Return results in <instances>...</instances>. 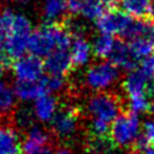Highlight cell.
Returning a JSON list of instances; mask_svg holds the SVG:
<instances>
[{
	"label": "cell",
	"mask_w": 154,
	"mask_h": 154,
	"mask_svg": "<svg viewBox=\"0 0 154 154\" xmlns=\"http://www.w3.org/2000/svg\"><path fill=\"white\" fill-rule=\"evenodd\" d=\"M150 109H152V112L154 113V83H153V100H152V102H150Z\"/></svg>",
	"instance_id": "obj_35"
},
{
	"label": "cell",
	"mask_w": 154,
	"mask_h": 154,
	"mask_svg": "<svg viewBox=\"0 0 154 154\" xmlns=\"http://www.w3.org/2000/svg\"><path fill=\"white\" fill-rule=\"evenodd\" d=\"M45 70L51 76H65L70 70L72 64L69 49H55L43 61Z\"/></svg>",
	"instance_id": "obj_11"
},
{
	"label": "cell",
	"mask_w": 154,
	"mask_h": 154,
	"mask_svg": "<svg viewBox=\"0 0 154 154\" xmlns=\"http://www.w3.org/2000/svg\"><path fill=\"white\" fill-rule=\"evenodd\" d=\"M116 40L107 34H99L94 37L93 42H91V49H93V54L96 58L100 59H105L108 58L113 47H114Z\"/></svg>",
	"instance_id": "obj_19"
},
{
	"label": "cell",
	"mask_w": 154,
	"mask_h": 154,
	"mask_svg": "<svg viewBox=\"0 0 154 154\" xmlns=\"http://www.w3.org/2000/svg\"><path fill=\"white\" fill-rule=\"evenodd\" d=\"M72 37L69 31L57 24L46 23L36 28L29 41L30 54L37 58H46L55 49H69Z\"/></svg>",
	"instance_id": "obj_1"
},
{
	"label": "cell",
	"mask_w": 154,
	"mask_h": 154,
	"mask_svg": "<svg viewBox=\"0 0 154 154\" xmlns=\"http://www.w3.org/2000/svg\"><path fill=\"white\" fill-rule=\"evenodd\" d=\"M16 94L12 85L0 81V113H8L16 105Z\"/></svg>",
	"instance_id": "obj_21"
},
{
	"label": "cell",
	"mask_w": 154,
	"mask_h": 154,
	"mask_svg": "<svg viewBox=\"0 0 154 154\" xmlns=\"http://www.w3.org/2000/svg\"><path fill=\"white\" fill-rule=\"evenodd\" d=\"M85 109L91 120L112 124L120 114V101L116 95L108 93H96L85 103Z\"/></svg>",
	"instance_id": "obj_5"
},
{
	"label": "cell",
	"mask_w": 154,
	"mask_h": 154,
	"mask_svg": "<svg viewBox=\"0 0 154 154\" xmlns=\"http://www.w3.org/2000/svg\"><path fill=\"white\" fill-rule=\"evenodd\" d=\"M45 65L43 61L32 55L25 54L12 64V72L17 82H36L43 78Z\"/></svg>",
	"instance_id": "obj_6"
},
{
	"label": "cell",
	"mask_w": 154,
	"mask_h": 154,
	"mask_svg": "<svg viewBox=\"0 0 154 154\" xmlns=\"http://www.w3.org/2000/svg\"><path fill=\"white\" fill-rule=\"evenodd\" d=\"M153 43H154V22H149V26H148V31H147V36Z\"/></svg>",
	"instance_id": "obj_31"
},
{
	"label": "cell",
	"mask_w": 154,
	"mask_h": 154,
	"mask_svg": "<svg viewBox=\"0 0 154 154\" xmlns=\"http://www.w3.org/2000/svg\"><path fill=\"white\" fill-rule=\"evenodd\" d=\"M89 147L90 150L95 154H108L113 149L114 144L107 136H93L89 142Z\"/></svg>",
	"instance_id": "obj_26"
},
{
	"label": "cell",
	"mask_w": 154,
	"mask_h": 154,
	"mask_svg": "<svg viewBox=\"0 0 154 154\" xmlns=\"http://www.w3.org/2000/svg\"><path fill=\"white\" fill-rule=\"evenodd\" d=\"M16 2H18V4H28V2H30L31 0H14Z\"/></svg>",
	"instance_id": "obj_37"
},
{
	"label": "cell",
	"mask_w": 154,
	"mask_h": 154,
	"mask_svg": "<svg viewBox=\"0 0 154 154\" xmlns=\"http://www.w3.org/2000/svg\"><path fill=\"white\" fill-rule=\"evenodd\" d=\"M84 0H66V7H67V12L77 16L81 13L82 10V5H83Z\"/></svg>",
	"instance_id": "obj_30"
},
{
	"label": "cell",
	"mask_w": 154,
	"mask_h": 154,
	"mask_svg": "<svg viewBox=\"0 0 154 154\" xmlns=\"http://www.w3.org/2000/svg\"><path fill=\"white\" fill-rule=\"evenodd\" d=\"M22 142L11 126H0V154H20Z\"/></svg>",
	"instance_id": "obj_16"
},
{
	"label": "cell",
	"mask_w": 154,
	"mask_h": 154,
	"mask_svg": "<svg viewBox=\"0 0 154 154\" xmlns=\"http://www.w3.org/2000/svg\"><path fill=\"white\" fill-rule=\"evenodd\" d=\"M152 144H154V120L148 119L142 124L140 135L134 146L137 150H146L150 148Z\"/></svg>",
	"instance_id": "obj_20"
},
{
	"label": "cell",
	"mask_w": 154,
	"mask_h": 154,
	"mask_svg": "<svg viewBox=\"0 0 154 154\" xmlns=\"http://www.w3.org/2000/svg\"><path fill=\"white\" fill-rule=\"evenodd\" d=\"M131 20L132 18L124 11L111 10L105 12L97 20H95V26L101 34H107L111 36L114 34L124 35Z\"/></svg>",
	"instance_id": "obj_7"
},
{
	"label": "cell",
	"mask_w": 154,
	"mask_h": 154,
	"mask_svg": "<svg viewBox=\"0 0 154 154\" xmlns=\"http://www.w3.org/2000/svg\"><path fill=\"white\" fill-rule=\"evenodd\" d=\"M143 154H154V149L153 148H148V149L143 150Z\"/></svg>",
	"instance_id": "obj_36"
},
{
	"label": "cell",
	"mask_w": 154,
	"mask_h": 154,
	"mask_svg": "<svg viewBox=\"0 0 154 154\" xmlns=\"http://www.w3.org/2000/svg\"><path fill=\"white\" fill-rule=\"evenodd\" d=\"M67 12L66 0H45L42 5V17L47 23L54 24L64 18Z\"/></svg>",
	"instance_id": "obj_17"
},
{
	"label": "cell",
	"mask_w": 154,
	"mask_h": 154,
	"mask_svg": "<svg viewBox=\"0 0 154 154\" xmlns=\"http://www.w3.org/2000/svg\"><path fill=\"white\" fill-rule=\"evenodd\" d=\"M35 117L32 113V109H29L26 107H22L19 108L16 114H14V122L17 124L18 128L20 129H26L29 130L32 126V122H34Z\"/></svg>",
	"instance_id": "obj_27"
},
{
	"label": "cell",
	"mask_w": 154,
	"mask_h": 154,
	"mask_svg": "<svg viewBox=\"0 0 154 154\" xmlns=\"http://www.w3.org/2000/svg\"><path fill=\"white\" fill-rule=\"evenodd\" d=\"M118 78V67L111 61H99L90 65L83 76L85 87L96 93H105L117 83Z\"/></svg>",
	"instance_id": "obj_4"
},
{
	"label": "cell",
	"mask_w": 154,
	"mask_h": 154,
	"mask_svg": "<svg viewBox=\"0 0 154 154\" xmlns=\"http://www.w3.org/2000/svg\"><path fill=\"white\" fill-rule=\"evenodd\" d=\"M153 59H154V55H153Z\"/></svg>",
	"instance_id": "obj_40"
},
{
	"label": "cell",
	"mask_w": 154,
	"mask_h": 154,
	"mask_svg": "<svg viewBox=\"0 0 154 154\" xmlns=\"http://www.w3.org/2000/svg\"><path fill=\"white\" fill-rule=\"evenodd\" d=\"M55 154H72V153H71L69 149H66V148H60V149L57 150Z\"/></svg>",
	"instance_id": "obj_34"
},
{
	"label": "cell",
	"mask_w": 154,
	"mask_h": 154,
	"mask_svg": "<svg viewBox=\"0 0 154 154\" xmlns=\"http://www.w3.org/2000/svg\"><path fill=\"white\" fill-rule=\"evenodd\" d=\"M17 12H14L12 8L8 7L0 11V43L6 38V36L10 34L11 29L13 28Z\"/></svg>",
	"instance_id": "obj_24"
},
{
	"label": "cell",
	"mask_w": 154,
	"mask_h": 154,
	"mask_svg": "<svg viewBox=\"0 0 154 154\" xmlns=\"http://www.w3.org/2000/svg\"><path fill=\"white\" fill-rule=\"evenodd\" d=\"M43 82H45L47 93H51V94L61 91L66 85V79L64 76H51L49 75L48 77L43 78Z\"/></svg>",
	"instance_id": "obj_29"
},
{
	"label": "cell",
	"mask_w": 154,
	"mask_h": 154,
	"mask_svg": "<svg viewBox=\"0 0 154 154\" xmlns=\"http://www.w3.org/2000/svg\"><path fill=\"white\" fill-rule=\"evenodd\" d=\"M69 51L72 64L76 66H85L87 64H89L93 55L91 43L84 36L72 37Z\"/></svg>",
	"instance_id": "obj_13"
},
{
	"label": "cell",
	"mask_w": 154,
	"mask_h": 154,
	"mask_svg": "<svg viewBox=\"0 0 154 154\" xmlns=\"http://www.w3.org/2000/svg\"><path fill=\"white\" fill-rule=\"evenodd\" d=\"M129 47H130L131 54L136 61L137 60L143 61V60L150 58V55L154 53V43L146 36L131 40Z\"/></svg>",
	"instance_id": "obj_18"
},
{
	"label": "cell",
	"mask_w": 154,
	"mask_h": 154,
	"mask_svg": "<svg viewBox=\"0 0 154 154\" xmlns=\"http://www.w3.org/2000/svg\"><path fill=\"white\" fill-rule=\"evenodd\" d=\"M4 54H2V52H1V49H0V81H1V78H2V76L5 75V59H4Z\"/></svg>",
	"instance_id": "obj_32"
},
{
	"label": "cell",
	"mask_w": 154,
	"mask_h": 154,
	"mask_svg": "<svg viewBox=\"0 0 154 154\" xmlns=\"http://www.w3.org/2000/svg\"><path fill=\"white\" fill-rule=\"evenodd\" d=\"M130 154H136V153H130Z\"/></svg>",
	"instance_id": "obj_39"
},
{
	"label": "cell",
	"mask_w": 154,
	"mask_h": 154,
	"mask_svg": "<svg viewBox=\"0 0 154 154\" xmlns=\"http://www.w3.org/2000/svg\"><path fill=\"white\" fill-rule=\"evenodd\" d=\"M150 77L141 69L130 70L123 79V90L129 97L144 96L149 89Z\"/></svg>",
	"instance_id": "obj_9"
},
{
	"label": "cell",
	"mask_w": 154,
	"mask_h": 154,
	"mask_svg": "<svg viewBox=\"0 0 154 154\" xmlns=\"http://www.w3.org/2000/svg\"><path fill=\"white\" fill-rule=\"evenodd\" d=\"M13 89L16 97L23 102L35 101L37 97L47 93L43 78L36 82H16Z\"/></svg>",
	"instance_id": "obj_14"
},
{
	"label": "cell",
	"mask_w": 154,
	"mask_h": 154,
	"mask_svg": "<svg viewBox=\"0 0 154 154\" xmlns=\"http://www.w3.org/2000/svg\"><path fill=\"white\" fill-rule=\"evenodd\" d=\"M148 13L154 18V0L149 1V6H148Z\"/></svg>",
	"instance_id": "obj_33"
},
{
	"label": "cell",
	"mask_w": 154,
	"mask_h": 154,
	"mask_svg": "<svg viewBox=\"0 0 154 154\" xmlns=\"http://www.w3.org/2000/svg\"><path fill=\"white\" fill-rule=\"evenodd\" d=\"M148 26H149V22H147V20L132 19L123 36L126 37V38H130V40L142 37V36H147Z\"/></svg>",
	"instance_id": "obj_25"
},
{
	"label": "cell",
	"mask_w": 154,
	"mask_h": 154,
	"mask_svg": "<svg viewBox=\"0 0 154 154\" xmlns=\"http://www.w3.org/2000/svg\"><path fill=\"white\" fill-rule=\"evenodd\" d=\"M78 125V111L73 106H64L58 109L51 122L53 132L61 138L70 137Z\"/></svg>",
	"instance_id": "obj_8"
},
{
	"label": "cell",
	"mask_w": 154,
	"mask_h": 154,
	"mask_svg": "<svg viewBox=\"0 0 154 154\" xmlns=\"http://www.w3.org/2000/svg\"><path fill=\"white\" fill-rule=\"evenodd\" d=\"M128 106H129L130 112H132L135 114H141V113H144L148 109H150V101L147 97V95L129 97Z\"/></svg>",
	"instance_id": "obj_28"
},
{
	"label": "cell",
	"mask_w": 154,
	"mask_h": 154,
	"mask_svg": "<svg viewBox=\"0 0 154 154\" xmlns=\"http://www.w3.org/2000/svg\"><path fill=\"white\" fill-rule=\"evenodd\" d=\"M141 120L138 114L132 112L120 113L109 128V140L114 147H129L135 144L140 131H141Z\"/></svg>",
	"instance_id": "obj_3"
},
{
	"label": "cell",
	"mask_w": 154,
	"mask_h": 154,
	"mask_svg": "<svg viewBox=\"0 0 154 154\" xmlns=\"http://www.w3.org/2000/svg\"><path fill=\"white\" fill-rule=\"evenodd\" d=\"M96 1H99V2H101L102 5H105V4H109V2H112L113 0H96Z\"/></svg>",
	"instance_id": "obj_38"
},
{
	"label": "cell",
	"mask_w": 154,
	"mask_h": 154,
	"mask_svg": "<svg viewBox=\"0 0 154 154\" xmlns=\"http://www.w3.org/2000/svg\"><path fill=\"white\" fill-rule=\"evenodd\" d=\"M34 29L32 23L24 13H17L13 28L6 38L0 43L2 54L8 59H18L26 54L29 49V41Z\"/></svg>",
	"instance_id": "obj_2"
},
{
	"label": "cell",
	"mask_w": 154,
	"mask_h": 154,
	"mask_svg": "<svg viewBox=\"0 0 154 154\" xmlns=\"http://www.w3.org/2000/svg\"><path fill=\"white\" fill-rule=\"evenodd\" d=\"M105 13L103 11V5L96 0H84L81 10V16L87 19V20H97L102 14Z\"/></svg>",
	"instance_id": "obj_23"
},
{
	"label": "cell",
	"mask_w": 154,
	"mask_h": 154,
	"mask_svg": "<svg viewBox=\"0 0 154 154\" xmlns=\"http://www.w3.org/2000/svg\"><path fill=\"white\" fill-rule=\"evenodd\" d=\"M108 58H109V61L114 66L124 69V70H129V71L132 70L135 61H136L131 54L129 45L122 40L116 41L114 47H113Z\"/></svg>",
	"instance_id": "obj_15"
},
{
	"label": "cell",
	"mask_w": 154,
	"mask_h": 154,
	"mask_svg": "<svg viewBox=\"0 0 154 154\" xmlns=\"http://www.w3.org/2000/svg\"><path fill=\"white\" fill-rule=\"evenodd\" d=\"M32 113L35 119L42 122V123H51L54 118L55 113L58 112V100L57 97L51 93H45L40 97H37L34 101L32 106Z\"/></svg>",
	"instance_id": "obj_12"
},
{
	"label": "cell",
	"mask_w": 154,
	"mask_h": 154,
	"mask_svg": "<svg viewBox=\"0 0 154 154\" xmlns=\"http://www.w3.org/2000/svg\"><path fill=\"white\" fill-rule=\"evenodd\" d=\"M49 136L40 126L32 125L26 130L25 137L22 142V153L24 154H41L48 148Z\"/></svg>",
	"instance_id": "obj_10"
},
{
	"label": "cell",
	"mask_w": 154,
	"mask_h": 154,
	"mask_svg": "<svg viewBox=\"0 0 154 154\" xmlns=\"http://www.w3.org/2000/svg\"><path fill=\"white\" fill-rule=\"evenodd\" d=\"M150 0H120L122 11L134 17H142L148 13Z\"/></svg>",
	"instance_id": "obj_22"
}]
</instances>
